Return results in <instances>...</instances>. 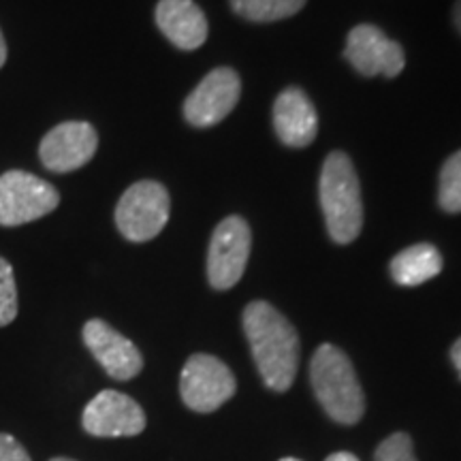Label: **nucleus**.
Returning <instances> with one entry per match:
<instances>
[{"mask_svg": "<svg viewBox=\"0 0 461 461\" xmlns=\"http://www.w3.org/2000/svg\"><path fill=\"white\" fill-rule=\"evenodd\" d=\"M274 129L288 148H305L316 140L319 118L303 90L286 88L274 103Z\"/></svg>", "mask_w": 461, "mask_h": 461, "instance_id": "obj_13", "label": "nucleus"}, {"mask_svg": "<svg viewBox=\"0 0 461 461\" xmlns=\"http://www.w3.org/2000/svg\"><path fill=\"white\" fill-rule=\"evenodd\" d=\"M280 461H302V459H295V457H285V459H280Z\"/></svg>", "mask_w": 461, "mask_h": 461, "instance_id": "obj_25", "label": "nucleus"}, {"mask_svg": "<svg viewBox=\"0 0 461 461\" xmlns=\"http://www.w3.org/2000/svg\"><path fill=\"white\" fill-rule=\"evenodd\" d=\"M84 342L113 380H131L141 372L143 357L140 348L105 321L92 319L86 322Z\"/></svg>", "mask_w": 461, "mask_h": 461, "instance_id": "obj_12", "label": "nucleus"}, {"mask_svg": "<svg viewBox=\"0 0 461 461\" xmlns=\"http://www.w3.org/2000/svg\"><path fill=\"white\" fill-rule=\"evenodd\" d=\"M0 461H31V457L14 436L0 434Z\"/></svg>", "mask_w": 461, "mask_h": 461, "instance_id": "obj_20", "label": "nucleus"}, {"mask_svg": "<svg viewBox=\"0 0 461 461\" xmlns=\"http://www.w3.org/2000/svg\"><path fill=\"white\" fill-rule=\"evenodd\" d=\"M305 0H230L235 14L248 22H278L303 9Z\"/></svg>", "mask_w": 461, "mask_h": 461, "instance_id": "obj_16", "label": "nucleus"}, {"mask_svg": "<svg viewBox=\"0 0 461 461\" xmlns=\"http://www.w3.org/2000/svg\"><path fill=\"white\" fill-rule=\"evenodd\" d=\"M99 148V135L88 122H62L51 129L39 146L45 169L68 173L90 163Z\"/></svg>", "mask_w": 461, "mask_h": 461, "instance_id": "obj_11", "label": "nucleus"}, {"mask_svg": "<svg viewBox=\"0 0 461 461\" xmlns=\"http://www.w3.org/2000/svg\"><path fill=\"white\" fill-rule=\"evenodd\" d=\"M451 361H453V366L457 367L459 378H461V338L457 339V342L453 344V348H451Z\"/></svg>", "mask_w": 461, "mask_h": 461, "instance_id": "obj_21", "label": "nucleus"}, {"mask_svg": "<svg viewBox=\"0 0 461 461\" xmlns=\"http://www.w3.org/2000/svg\"><path fill=\"white\" fill-rule=\"evenodd\" d=\"M325 461H359V459H357L353 453L342 451V453H333V455H330V457H327Z\"/></svg>", "mask_w": 461, "mask_h": 461, "instance_id": "obj_22", "label": "nucleus"}, {"mask_svg": "<svg viewBox=\"0 0 461 461\" xmlns=\"http://www.w3.org/2000/svg\"><path fill=\"white\" fill-rule=\"evenodd\" d=\"M84 429L99 438L137 436L146 429V412L132 397L105 389L84 408Z\"/></svg>", "mask_w": 461, "mask_h": 461, "instance_id": "obj_10", "label": "nucleus"}, {"mask_svg": "<svg viewBox=\"0 0 461 461\" xmlns=\"http://www.w3.org/2000/svg\"><path fill=\"white\" fill-rule=\"evenodd\" d=\"M438 203L447 214H461V149L448 157L442 167Z\"/></svg>", "mask_w": 461, "mask_h": 461, "instance_id": "obj_17", "label": "nucleus"}, {"mask_svg": "<svg viewBox=\"0 0 461 461\" xmlns=\"http://www.w3.org/2000/svg\"><path fill=\"white\" fill-rule=\"evenodd\" d=\"M453 20H455V26H457L459 32H461V0H457V3H455Z\"/></svg>", "mask_w": 461, "mask_h": 461, "instance_id": "obj_24", "label": "nucleus"}, {"mask_svg": "<svg viewBox=\"0 0 461 461\" xmlns=\"http://www.w3.org/2000/svg\"><path fill=\"white\" fill-rule=\"evenodd\" d=\"M252 233L241 216H227L218 224L207 250V280L218 291L233 288L246 272Z\"/></svg>", "mask_w": 461, "mask_h": 461, "instance_id": "obj_6", "label": "nucleus"}, {"mask_svg": "<svg viewBox=\"0 0 461 461\" xmlns=\"http://www.w3.org/2000/svg\"><path fill=\"white\" fill-rule=\"evenodd\" d=\"M241 95L240 75L229 67H218L201 79L184 101V118L194 129H210L222 122L238 105Z\"/></svg>", "mask_w": 461, "mask_h": 461, "instance_id": "obj_8", "label": "nucleus"}, {"mask_svg": "<svg viewBox=\"0 0 461 461\" xmlns=\"http://www.w3.org/2000/svg\"><path fill=\"white\" fill-rule=\"evenodd\" d=\"M374 461H417L412 451V440L408 434H393L380 442Z\"/></svg>", "mask_w": 461, "mask_h": 461, "instance_id": "obj_19", "label": "nucleus"}, {"mask_svg": "<svg viewBox=\"0 0 461 461\" xmlns=\"http://www.w3.org/2000/svg\"><path fill=\"white\" fill-rule=\"evenodd\" d=\"M233 372L212 355H193L180 376L182 400L194 412H214L235 395Z\"/></svg>", "mask_w": 461, "mask_h": 461, "instance_id": "obj_7", "label": "nucleus"}, {"mask_svg": "<svg viewBox=\"0 0 461 461\" xmlns=\"http://www.w3.org/2000/svg\"><path fill=\"white\" fill-rule=\"evenodd\" d=\"M321 207L327 230L336 244H350L363 227V201L359 177L344 152L325 158L319 182Z\"/></svg>", "mask_w": 461, "mask_h": 461, "instance_id": "obj_3", "label": "nucleus"}, {"mask_svg": "<svg viewBox=\"0 0 461 461\" xmlns=\"http://www.w3.org/2000/svg\"><path fill=\"white\" fill-rule=\"evenodd\" d=\"M241 321L263 383L272 391L285 393L291 389L299 367L295 327L267 302L248 303Z\"/></svg>", "mask_w": 461, "mask_h": 461, "instance_id": "obj_1", "label": "nucleus"}, {"mask_svg": "<svg viewBox=\"0 0 461 461\" xmlns=\"http://www.w3.org/2000/svg\"><path fill=\"white\" fill-rule=\"evenodd\" d=\"M17 316V285L14 267L0 257V327H7Z\"/></svg>", "mask_w": 461, "mask_h": 461, "instance_id": "obj_18", "label": "nucleus"}, {"mask_svg": "<svg viewBox=\"0 0 461 461\" xmlns=\"http://www.w3.org/2000/svg\"><path fill=\"white\" fill-rule=\"evenodd\" d=\"M51 461H73V459H67V457H56V459H51Z\"/></svg>", "mask_w": 461, "mask_h": 461, "instance_id": "obj_26", "label": "nucleus"}, {"mask_svg": "<svg viewBox=\"0 0 461 461\" xmlns=\"http://www.w3.org/2000/svg\"><path fill=\"white\" fill-rule=\"evenodd\" d=\"M344 56L366 77H397L406 65L402 45L372 24H359L348 32Z\"/></svg>", "mask_w": 461, "mask_h": 461, "instance_id": "obj_9", "label": "nucleus"}, {"mask_svg": "<svg viewBox=\"0 0 461 461\" xmlns=\"http://www.w3.org/2000/svg\"><path fill=\"white\" fill-rule=\"evenodd\" d=\"M389 269L400 286H419L442 272V257L436 246L414 244L395 255Z\"/></svg>", "mask_w": 461, "mask_h": 461, "instance_id": "obj_15", "label": "nucleus"}, {"mask_svg": "<svg viewBox=\"0 0 461 461\" xmlns=\"http://www.w3.org/2000/svg\"><path fill=\"white\" fill-rule=\"evenodd\" d=\"M157 24L177 50H199L207 39L205 14L194 0H160L157 5Z\"/></svg>", "mask_w": 461, "mask_h": 461, "instance_id": "obj_14", "label": "nucleus"}, {"mask_svg": "<svg viewBox=\"0 0 461 461\" xmlns=\"http://www.w3.org/2000/svg\"><path fill=\"white\" fill-rule=\"evenodd\" d=\"M60 194L50 182L28 171H7L0 176V227H20L51 214Z\"/></svg>", "mask_w": 461, "mask_h": 461, "instance_id": "obj_5", "label": "nucleus"}, {"mask_svg": "<svg viewBox=\"0 0 461 461\" xmlns=\"http://www.w3.org/2000/svg\"><path fill=\"white\" fill-rule=\"evenodd\" d=\"M310 383L322 411L342 425H355L366 411V397L353 363L338 346H319L310 363Z\"/></svg>", "mask_w": 461, "mask_h": 461, "instance_id": "obj_2", "label": "nucleus"}, {"mask_svg": "<svg viewBox=\"0 0 461 461\" xmlns=\"http://www.w3.org/2000/svg\"><path fill=\"white\" fill-rule=\"evenodd\" d=\"M171 199L160 182H135L115 205V224L129 241L154 240L169 222Z\"/></svg>", "mask_w": 461, "mask_h": 461, "instance_id": "obj_4", "label": "nucleus"}, {"mask_svg": "<svg viewBox=\"0 0 461 461\" xmlns=\"http://www.w3.org/2000/svg\"><path fill=\"white\" fill-rule=\"evenodd\" d=\"M5 62H7V43H5L3 32H0V68L5 67Z\"/></svg>", "mask_w": 461, "mask_h": 461, "instance_id": "obj_23", "label": "nucleus"}]
</instances>
